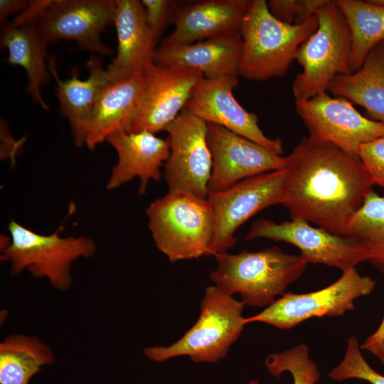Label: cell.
<instances>
[{"instance_id": "6da1fadb", "label": "cell", "mask_w": 384, "mask_h": 384, "mask_svg": "<svg viewBox=\"0 0 384 384\" xmlns=\"http://www.w3.org/2000/svg\"><path fill=\"white\" fill-rule=\"evenodd\" d=\"M285 158L282 204L291 218L343 236L373 191V183L362 161L310 137L303 138Z\"/></svg>"}, {"instance_id": "7a4b0ae2", "label": "cell", "mask_w": 384, "mask_h": 384, "mask_svg": "<svg viewBox=\"0 0 384 384\" xmlns=\"http://www.w3.org/2000/svg\"><path fill=\"white\" fill-rule=\"evenodd\" d=\"M214 257L218 266L210 274L211 281L228 295L240 294L245 305L253 307L266 308L274 303L308 265L301 255L285 253L277 246Z\"/></svg>"}, {"instance_id": "3957f363", "label": "cell", "mask_w": 384, "mask_h": 384, "mask_svg": "<svg viewBox=\"0 0 384 384\" xmlns=\"http://www.w3.org/2000/svg\"><path fill=\"white\" fill-rule=\"evenodd\" d=\"M318 26L316 15L301 24L284 23L271 14L266 1L252 0L241 28L239 75L253 81L284 76Z\"/></svg>"}, {"instance_id": "277c9868", "label": "cell", "mask_w": 384, "mask_h": 384, "mask_svg": "<svg viewBox=\"0 0 384 384\" xmlns=\"http://www.w3.org/2000/svg\"><path fill=\"white\" fill-rule=\"evenodd\" d=\"M62 229L61 225L55 233L44 235L11 220L10 239L1 247V260L10 264V274L16 276L26 271L34 278L46 279L59 291H68L73 263L94 256L97 247L87 236H61Z\"/></svg>"}, {"instance_id": "5b68a950", "label": "cell", "mask_w": 384, "mask_h": 384, "mask_svg": "<svg viewBox=\"0 0 384 384\" xmlns=\"http://www.w3.org/2000/svg\"><path fill=\"white\" fill-rule=\"evenodd\" d=\"M245 306L215 285L209 286L205 289L200 315L193 326L171 345L146 347L144 354L157 363L182 356L196 363H216L226 357L247 324L242 316Z\"/></svg>"}, {"instance_id": "8992f818", "label": "cell", "mask_w": 384, "mask_h": 384, "mask_svg": "<svg viewBox=\"0 0 384 384\" xmlns=\"http://www.w3.org/2000/svg\"><path fill=\"white\" fill-rule=\"evenodd\" d=\"M316 15L318 28L296 56L302 70L292 82L295 100L326 92L335 78L351 73V31L336 0H328Z\"/></svg>"}, {"instance_id": "52a82bcc", "label": "cell", "mask_w": 384, "mask_h": 384, "mask_svg": "<svg viewBox=\"0 0 384 384\" xmlns=\"http://www.w3.org/2000/svg\"><path fill=\"white\" fill-rule=\"evenodd\" d=\"M157 249L170 262L208 256L214 218L208 201L182 192H168L146 210Z\"/></svg>"}, {"instance_id": "ba28073f", "label": "cell", "mask_w": 384, "mask_h": 384, "mask_svg": "<svg viewBox=\"0 0 384 384\" xmlns=\"http://www.w3.org/2000/svg\"><path fill=\"white\" fill-rule=\"evenodd\" d=\"M375 282L356 268L343 272L331 284L305 294L284 293L261 312L246 317L247 324L262 322L279 329H291L314 317L342 316L355 308L354 301L372 293Z\"/></svg>"}, {"instance_id": "9c48e42d", "label": "cell", "mask_w": 384, "mask_h": 384, "mask_svg": "<svg viewBox=\"0 0 384 384\" xmlns=\"http://www.w3.org/2000/svg\"><path fill=\"white\" fill-rule=\"evenodd\" d=\"M284 169L244 179L233 186L209 193L207 200L213 213L214 227L208 256L227 252L236 242V230L262 210L284 200Z\"/></svg>"}, {"instance_id": "30bf717a", "label": "cell", "mask_w": 384, "mask_h": 384, "mask_svg": "<svg viewBox=\"0 0 384 384\" xmlns=\"http://www.w3.org/2000/svg\"><path fill=\"white\" fill-rule=\"evenodd\" d=\"M165 131L170 144L164 165L169 192L206 199L213 164L207 122L184 109Z\"/></svg>"}, {"instance_id": "8fae6325", "label": "cell", "mask_w": 384, "mask_h": 384, "mask_svg": "<svg viewBox=\"0 0 384 384\" xmlns=\"http://www.w3.org/2000/svg\"><path fill=\"white\" fill-rule=\"evenodd\" d=\"M295 109L309 137L330 143L357 159L363 144L384 136V123L362 115L342 97L320 93L308 100H295Z\"/></svg>"}, {"instance_id": "7c38bea8", "label": "cell", "mask_w": 384, "mask_h": 384, "mask_svg": "<svg viewBox=\"0 0 384 384\" xmlns=\"http://www.w3.org/2000/svg\"><path fill=\"white\" fill-rule=\"evenodd\" d=\"M260 238L292 244L300 250L308 264H323L342 272L366 261L365 250L358 241L313 227L301 220L277 223L260 219L253 223L245 238Z\"/></svg>"}, {"instance_id": "4fadbf2b", "label": "cell", "mask_w": 384, "mask_h": 384, "mask_svg": "<svg viewBox=\"0 0 384 384\" xmlns=\"http://www.w3.org/2000/svg\"><path fill=\"white\" fill-rule=\"evenodd\" d=\"M115 9L116 0H53L36 26L48 44L72 40L82 50L111 55L100 36L113 25Z\"/></svg>"}, {"instance_id": "5bb4252c", "label": "cell", "mask_w": 384, "mask_h": 384, "mask_svg": "<svg viewBox=\"0 0 384 384\" xmlns=\"http://www.w3.org/2000/svg\"><path fill=\"white\" fill-rule=\"evenodd\" d=\"M207 124L213 162L208 193L224 191L248 178L284 169L285 156L220 125Z\"/></svg>"}, {"instance_id": "9a60e30c", "label": "cell", "mask_w": 384, "mask_h": 384, "mask_svg": "<svg viewBox=\"0 0 384 384\" xmlns=\"http://www.w3.org/2000/svg\"><path fill=\"white\" fill-rule=\"evenodd\" d=\"M204 77L191 68L149 63L144 69L142 104L128 132L165 130L184 110L193 88Z\"/></svg>"}, {"instance_id": "2e32d148", "label": "cell", "mask_w": 384, "mask_h": 384, "mask_svg": "<svg viewBox=\"0 0 384 384\" xmlns=\"http://www.w3.org/2000/svg\"><path fill=\"white\" fill-rule=\"evenodd\" d=\"M238 82V76L204 77L193 88L184 109L207 123L220 125L282 155V139L267 137L258 125L257 115L235 98L233 91Z\"/></svg>"}, {"instance_id": "e0dca14e", "label": "cell", "mask_w": 384, "mask_h": 384, "mask_svg": "<svg viewBox=\"0 0 384 384\" xmlns=\"http://www.w3.org/2000/svg\"><path fill=\"white\" fill-rule=\"evenodd\" d=\"M250 0H201L179 6L173 31L161 46L192 43L221 38L241 37Z\"/></svg>"}, {"instance_id": "ac0fdd59", "label": "cell", "mask_w": 384, "mask_h": 384, "mask_svg": "<svg viewBox=\"0 0 384 384\" xmlns=\"http://www.w3.org/2000/svg\"><path fill=\"white\" fill-rule=\"evenodd\" d=\"M115 150L117 161L112 167L106 188L112 191L130 181L139 179V194L146 192L151 180L159 181L170 153L168 138H159L149 132L121 131L106 140Z\"/></svg>"}, {"instance_id": "d6986e66", "label": "cell", "mask_w": 384, "mask_h": 384, "mask_svg": "<svg viewBox=\"0 0 384 384\" xmlns=\"http://www.w3.org/2000/svg\"><path fill=\"white\" fill-rule=\"evenodd\" d=\"M113 25L117 50L106 68L110 81L125 79L144 70L153 61L157 44L146 23L141 1L116 0Z\"/></svg>"}, {"instance_id": "ffe728a7", "label": "cell", "mask_w": 384, "mask_h": 384, "mask_svg": "<svg viewBox=\"0 0 384 384\" xmlns=\"http://www.w3.org/2000/svg\"><path fill=\"white\" fill-rule=\"evenodd\" d=\"M144 88V70L125 79L110 81L104 87L87 127V148L95 149L114 133L128 132L140 108Z\"/></svg>"}, {"instance_id": "44dd1931", "label": "cell", "mask_w": 384, "mask_h": 384, "mask_svg": "<svg viewBox=\"0 0 384 384\" xmlns=\"http://www.w3.org/2000/svg\"><path fill=\"white\" fill-rule=\"evenodd\" d=\"M48 69L56 82L55 94L61 114L68 119L76 146L85 145L87 127L92 112L104 87L110 82L106 69L96 55L88 59L86 67L89 76L80 80L78 68L72 70L66 80L59 78L54 56L48 58Z\"/></svg>"}, {"instance_id": "7402d4cb", "label": "cell", "mask_w": 384, "mask_h": 384, "mask_svg": "<svg viewBox=\"0 0 384 384\" xmlns=\"http://www.w3.org/2000/svg\"><path fill=\"white\" fill-rule=\"evenodd\" d=\"M242 49L241 37H221L156 49L153 62L201 72L205 78L239 76Z\"/></svg>"}, {"instance_id": "603a6c76", "label": "cell", "mask_w": 384, "mask_h": 384, "mask_svg": "<svg viewBox=\"0 0 384 384\" xmlns=\"http://www.w3.org/2000/svg\"><path fill=\"white\" fill-rule=\"evenodd\" d=\"M1 43L8 50V63L22 67L26 72V92L41 107H49L41 96V88L50 79L48 69V43L40 33L36 23L14 24L4 26Z\"/></svg>"}, {"instance_id": "cb8c5ba5", "label": "cell", "mask_w": 384, "mask_h": 384, "mask_svg": "<svg viewBox=\"0 0 384 384\" xmlns=\"http://www.w3.org/2000/svg\"><path fill=\"white\" fill-rule=\"evenodd\" d=\"M329 91L363 107L368 118L384 123V40L370 49L356 71L335 78Z\"/></svg>"}, {"instance_id": "d4e9b609", "label": "cell", "mask_w": 384, "mask_h": 384, "mask_svg": "<svg viewBox=\"0 0 384 384\" xmlns=\"http://www.w3.org/2000/svg\"><path fill=\"white\" fill-rule=\"evenodd\" d=\"M55 359L53 350L39 337L9 334L0 343V384H28Z\"/></svg>"}, {"instance_id": "484cf974", "label": "cell", "mask_w": 384, "mask_h": 384, "mask_svg": "<svg viewBox=\"0 0 384 384\" xmlns=\"http://www.w3.org/2000/svg\"><path fill=\"white\" fill-rule=\"evenodd\" d=\"M336 3L351 31L353 73L361 67L370 49L384 40V6L370 0H336Z\"/></svg>"}, {"instance_id": "4316f807", "label": "cell", "mask_w": 384, "mask_h": 384, "mask_svg": "<svg viewBox=\"0 0 384 384\" xmlns=\"http://www.w3.org/2000/svg\"><path fill=\"white\" fill-rule=\"evenodd\" d=\"M343 236L360 242L366 261L384 273V196L373 190L348 223Z\"/></svg>"}, {"instance_id": "83f0119b", "label": "cell", "mask_w": 384, "mask_h": 384, "mask_svg": "<svg viewBox=\"0 0 384 384\" xmlns=\"http://www.w3.org/2000/svg\"><path fill=\"white\" fill-rule=\"evenodd\" d=\"M265 366L277 379H279L284 372H289L294 384H316L320 378L318 366L310 358L309 348L304 343L269 355L265 358Z\"/></svg>"}, {"instance_id": "f1b7e54d", "label": "cell", "mask_w": 384, "mask_h": 384, "mask_svg": "<svg viewBox=\"0 0 384 384\" xmlns=\"http://www.w3.org/2000/svg\"><path fill=\"white\" fill-rule=\"evenodd\" d=\"M358 338L350 336L342 361L328 374L334 381L358 379L370 384H384V375L375 370L366 361L361 351Z\"/></svg>"}, {"instance_id": "f546056e", "label": "cell", "mask_w": 384, "mask_h": 384, "mask_svg": "<svg viewBox=\"0 0 384 384\" xmlns=\"http://www.w3.org/2000/svg\"><path fill=\"white\" fill-rule=\"evenodd\" d=\"M141 2L148 27L158 43L167 26L174 22L178 4L172 0H142Z\"/></svg>"}, {"instance_id": "4dcf8cb0", "label": "cell", "mask_w": 384, "mask_h": 384, "mask_svg": "<svg viewBox=\"0 0 384 384\" xmlns=\"http://www.w3.org/2000/svg\"><path fill=\"white\" fill-rule=\"evenodd\" d=\"M359 159L373 185L384 188V136L363 144L360 149Z\"/></svg>"}, {"instance_id": "1f68e13d", "label": "cell", "mask_w": 384, "mask_h": 384, "mask_svg": "<svg viewBox=\"0 0 384 384\" xmlns=\"http://www.w3.org/2000/svg\"><path fill=\"white\" fill-rule=\"evenodd\" d=\"M267 4L275 18L284 23L294 24L298 0H270Z\"/></svg>"}, {"instance_id": "d6a6232c", "label": "cell", "mask_w": 384, "mask_h": 384, "mask_svg": "<svg viewBox=\"0 0 384 384\" xmlns=\"http://www.w3.org/2000/svg\"><path fill=\"white\" fill-rule=\"evenodd\" d=\"M53 0L29 1L26 8L16 16L14 24L37 23Z\"/></svg>"}, {"instance_id": "836d02e7", "label": "cell", "mask_w": 384, "mask_h": 384, "mask_svg": "<svg viewBox=\"0 0 384 384\" xmlns=\"http://www.w3.org/2000/svg\"><path fill=\"white\" fill-rule=\"evenodd\" d=\"M360 347L377 357L384 366V317L378 329L366 338Z\"/></svg>"}, {"instance_id": "e575fe53", "label": "cell", "mask_w": 384, "mask_h": 384, "mask_svg": "<svg viewBox=\"0 0 384 384\" xmlns=\"http://www.w3.org/2000/svg\"><path fill=\"white\" fill-rule=\"evenodd\" d=\"M328 0H298L294 24H301L311 18Z\"/></svg>"}, {"instance_id": "d590c367", "label": "cell", "mask_w": 384, "mask_h": 384, "mask_svg": "<svg viewBox=\"0 0 384 384\" xmlns=\"http://www.w3.org/2000/svg\"><path fill=\"white\" fill-rule=\"evenodd\" d=\"M25 0H0V23H4L11 15L21 13L28 4Z\"/></svg>"}, {"instance_id": "8d00e7d4", "label": "cell", "mask_w": 384, "mask_h": 384, "mask_svg": "<svg viewBox=\"0 0 384 384\" xmlns=\"http://www.w3.org/2000/svg\"><path fill=\"white\" fill-rule=\"evenodd\" d=\"M372 3L384 6V0H370Z\"/></svg>"}, {"instance_id": "74e56055", "label": "cell", "mask_w": 384, "mask_h": 384, "mask_svg": "<svg viewBox=\"0 0 384 384\" xmlns=\"http://www.w3.org/2000/svg\"><path fill=\"white\" fill-rule=\"evenodd\" d=\"M247 384H260L259 381L257 380H252L251 381H250Z\"/></svg>"}]
</instances>
